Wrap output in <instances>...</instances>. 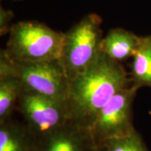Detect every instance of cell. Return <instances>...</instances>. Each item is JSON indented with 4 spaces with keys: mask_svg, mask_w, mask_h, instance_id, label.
<instances>
[{
    "mask_svg": "<svg viewBox=\"0 0 151 151\" xmlns=\"http://www.w3.org/2000/svg\"><path fill=\"white\" fill-rule=\"evenodd\" d=\"M141 37L123 28L111 29L103 38L101 50L109 58L121 62L134 55Z\"/></svg>",
    "mask_w": 151,
    "mask_h": 151,
    "instance_id": "obj_10",
    "label": "cell"
},
{
    "mask_svg": "<svg viewBox=\"0 0 151 151\" xmlns=\"http://www.w3.org/2000/svg\"><path fill=\"white\" fill-rule=\"evenodd\" d=\"M14 1H18V0H14Z\"/></svg>",
    "mask_w": 151,
    "mask_h": 151,
    "instance_id": "obj_15",
    "label": "cell"
},
{
    "mask_svg": "<svg viewBox=\"0 0 151 151\" xmlns=\"http://www.w3.org/2000/svg\"><path fill=\"white\" fill-rule=\"evenodd\" d=\"M17 111L38 142L71 120L67 101L22 90Z\"/></svg>",
    "mask_w": 151,
    "mask_h": 151,
    "instance_id": "obj_5",
    "label": "cell"
},
{
    "mask_svg": "<svg viewBox=\"0 0 151 151\" xmlns=\"http://www.w3.org/2000/svg\"><path fill=\"white\" fill-rule=\"evenodd\" d=\"M131 85L129 74L121 63L101 50L93 64L70 82L67 104L71 120L91 129L109 100Z\"/></svg>",
    "mask_w": 151,
    "mask_h": 151,
    "instance_id": "obj_1",
    "label": "cell"
},
{
    "mask_svg": "<svg viewBox=\"0 0 151 151\" xmlns=\"http://www.w3.org/2000/svg\"><path fill=\"white\" fill-rule=\"evenodd\" d=\"M95 151H103V150H102V149H101V148H99V146H97V149H96V150H95Z\"/></svg>",
    "mask_w": 151,
    "mask_h": 151,
    "instance_id": "obj_14",
    "label": "cell"
},
{
    "mask_svg": "<svg viewBox=\"0 0 151 151\" xmlns=\"http://www.w3.org/2000/svg\"><path fill=\"white\" fill-rule=\"evenodd\" d=\"M6 47L11 60L32 62L60 60L65 33L37 21H20L11 26Z\"/></svg>",
    "mask_w": 151,
    "mask_h": 151,
    "instance_id": "obj_2",
    "label": "cell"
},
{
    "mask_svg": "<svg viewBox=\"0 0 151 151\" xmlns=\"http://www.w3.org/2000/svg\"><path fill=\"white\" fill-rule=\"evenodd\" d=\"M14 14L11 11L6 10L1 7L0 9V35L4 36L9 32L11 26V22Z\"/></svg>",
    "mask_w": 151,
    "mask_h": 151,
    "instance_id": "obj_13",
    "label": "cell"
},
{
    "mask_svg": "<svg viewBox=\"0 0 151 151\" xmlns=\"http://www.w3.org/2000/svg\"><path fill=\"white\" fill-rule=\"evenodd\" d=\"M101 22L99 16L90 14L65 33L60 61L70 82L92 65L101 52Z\"/></svg>",
    "mask_w": 151,
    "mask_h": 151,
    "instance_id": "obj_3",
    "label": "cell"
},
{
    "mask_svg": "<svg viewBox=\"0 0 151 151\" xmlns=\"http://www.w3.org/2000/svg\"><path fill=\"white\" fill-rule=\"evenodd\" d=\"M38 143L39 151H95L97 148L90 129L71 120Z\"/></svg>",
    "mask_w": 151,
    "mask_h": 151,
    "instance_id": "obj_7",
    "label": "cell"
},
{
    "mask_svg": "<svg viewBox=\"0 0 151 151\" xmlns=\"http://www.w3.org/2000/svg\"><path fill=\"white\" fill-rule=\"evenodd\" d=\"M4 56L10 70L21 81L23 90L46 97L67 101L70 81L60 60L23 62L11 60L4 49Z\"/></svg>",
    "mask_w": 151,
    "mask_h": 151,
    "instance_id": "obj_4",
    "label": "cell"
},
{
    "mask_svg": "<svg viewBox=\"0 0 151 151\" xmlns=\"http://www.w3.org/2000/svg\"><path fill=\"white\" fill-rule=\"evenodd\" d=\"M98 146L103 151H149L137 130L129 135L106 141Z\"/></svg>",
    "mask_w": 151,
    "mask_h": 151,
    "instance_id": "obj_12",
    "label": "cell"
},
{
    "mask_svg": "<svg viewBox=\"0 0 151 151\" xmlns=\"http://www.w3.org/2000/svg\"><path fill=\"white\" fill-rule=\"evenodd\" d=\"M132 58L129 73L132 84L138 89L151 88V35L141 37L139 48Z\"/></svg>",
    "mask_w": 151,
    "mask_h": 151,
    "instance_id": "obj_11",
    "label": "cell"
},
{
    "mask_svg": "<svg viewBox=\"0 0 151 151\" xmlns=\"http://www.w3.org/2000/svg\"><path fill=\"white\" fill-rule=\"evenodd\" d=\"M0 151H39V143L25 124L10 119L0 124Z\"/></svg>",
    "mask_w": 151,
    "mask_h": 151,
    "instance_id": "obj_9",
    "label": "cell"
},
{
    "mask_svg": "<svg viewBox=\"0 0 151 151\" xmlns=\"http://www.w3.org/2000/svg\"><path fill=\"white\" fill-rule=\"evenodd\" d=\"M23 87L21 81L10 70L0 54V124L10 120L17 111Z\"/></svg>",
    "mask_w": 151,
    "mask_h": 151,
    "instance_id": "obj_8",
    "label": "cell"
},
{
    "mask_svg": "<svg viewBox=\"0 0 151 151\" xmlns=\"http://www.w3.org/2000/svg\"><path fill=\"white\" fill-rule=\"evenodd\" d=\"M138 90L132 84L120 90L99 111L90 129L97 146L109 139L124 137L135 131L132 105Z\"/></svg>",
    "mask_w": 151,
    "mask_h": 151,
    "instance_id": "obj_6",
    "label": "cell"
}]
</instances>
